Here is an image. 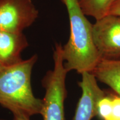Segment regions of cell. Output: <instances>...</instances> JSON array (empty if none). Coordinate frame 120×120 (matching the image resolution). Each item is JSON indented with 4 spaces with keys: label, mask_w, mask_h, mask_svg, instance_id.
Segmentation results:
<instances>
[{
    "label": "cell",
    "mask_w": 120,
    "mask_h": 120,
    "mask_svg": "<svg viewBox=\"0 0 120 120\" xmlns=\"http://www.w3.org/2000/svg\"><path fill=\"white\" fill-rule=\"evenodd\" d=\"M91 73L97 80L108 85L120 96V60L101 58Z\"/></svg>",
    "instance_id": "obj_8"
},
{
    "label": "cell",
    "mask_w": 120,
    "mask_h": 120,
    "mask_svg": "<svg viewBox=\"0 0 120 120\" xmlns=\"http://www.w3.org/2000/svg\"><path fill=\"white\" fill-rule=\"evenodd\" d=\"M113 0H79V6L86 16L97 19L108 15Z\"/></svg>",
    "instance_id": "obj_9"
},
{
    "label": "cell",
    "mask_w": 120,
    "mask_h": 120,
    "mask_svg": "<svg viewBox=\"0 0 120 120\" xmlns=\"http://www.w3.org/2000/svg\"></svg>",
    "instance_id": "obj_16"
},
{
    "label": "cell",
    "mask_w": 120,
    "mask_h": 120,
    "mask_svg": "<svg viewBox=\"0 0 120 120\" xmlns=\"http://www.w3.org/2000/svg\"><path fill=\"white\" fill-rule=\"evenodd\" d=\"M82 75V81L79 86L82 89V95L78 102L73 120H91L97 116V106L99 100L105 96V93L97 84V79L92 73Z\"/></svg>",
    "instance_id": "obj_6"
},
{
    "label": "cell",
    "mask_w": 120,
    "mask_h": 120,
    "mask_svg": "<svg viewBox=\"0 0 120 120\" xmlns=\"http://www.w3.org/2000/svg\"><path fill=\"white\" fill-rule=\"evenodd\" d=\"M54 67L42 79L46 90L41 115L43 120H65L64 102L67 96L66 78L68 71L64 66L62 46L55 45L53 51Z\"/></svg>",
    "instance_id": "obj_3"
},
{
    "label": "cell",
    "mask_w": 120,
    "mask_h": 120,
    "mask_svg": "<svg viewBox=\"0 0 120 120\" xmlns=\"http://www.w3.org/2000/svg\"><path fill=\"white\" fill-rule=\"evenodd\" d=\"M14 120H30L29 117L21 114H13Z\"/></svg>",
    "instance_id": "obj_13"
},
{
    "label": "cell",
    "mask_w": 120,
    "mask_h": 120,
    "mask_svg": "<svg viewBox=\"0 0 120 120\" xmlns=\"http://www.w3.org/2000/svg\"><path fill=\"white\" fill-rule=\"evenodd\" d=\"M2 66H2V65H1V64H0V68H1V67H2Z\"/></svg>",
    "instance_id": "obj_14"
},
{
    "label": "cell",
    "mask_w": 120,
    "mask_h": 120,
    "mask_svg": "<svg viewBox=\"0 0 120 120\" xmlns=\"http://www.w3.org/2000/svg\"><path fill=\"white\" fill-rule=\"evenodd\" d=\"M108 15L120 16V0H113L109 8Z\"/></svg>",
    "instance_id": "obj_12"
},
{
    "label": "cell",
    "mask_w": 120,
    "mask_h": 120,
    "mask_svg": "<svg viewBox=\"0 0 120 120\" xmlns=\"http://www.w3.org/2000/svg\"><path fill=\"white\" fill-rule=\"evenodd\" d=\"M36 55L12 65L0 68V105L13 114L29 117L41 114L43 101L34 96L31 75Z\"/></svg>",
    "instance_id": "obj_2"
},
{
    "label": "cell",
    "mask_w": 120,
    "mask_h": 120,
    "mask_svg": "<svg viewBox=\"0 0 120 120\" xmlns=\"http://www.w3.org/2000/svg\"></svg>",
    "instance_id": "obj_15"
},
{
    "label": "cell",
    "mask_w": 120,
    "mask_h": 120,
    "mask_svg": "<svg viewBox=\"0 0 120 120\" xmlns=\"http://www.w3.org/2000/svg\"><path fill=\"white\" fill-rule=\"evenodd\" d=\"M94 44L101 58L120 60V16L107 15L93 24Z\"/></svg>",
    "instance_id": "obj_5"
},
{
    "label": "cell",
    "mask_w": 120,
    "mask_h": 120,
    "mask_svg": "<svg viewBox=\"0 0 120 120\" xmlns=\"http://www.w3.org/2000/svg\"><path fill=\"white\" fill-rule=\"evenodd\" d=\"M28 46V41L23 32L0 29V64L7 66L21 62V53Z\"/></svg>",
    "instance_id": "obj_7"
},
{
    "label": "cell",
    "mask_w": 120,
    "mask_h": 120,
    "mask_svg": "<svg viewBox=\"0 0 120 120\" xmlns=\"http://www.w3.org/2000/svg\"><path fill=\"white\" fill-rule=\"evenodd\" d=\"M112 98V120H120V96H115Z\"/></svg>",
    "instance_id": "obj_11"
},
{
    "label": "cell",
    "mask_w": 120,
    "mask_h": 120,
    "mask_svg": "<svg viewBox=\"0 0 120 120\" xmlns=\"http://www.w3.org/2000/svg\"><path fill=\"white\" fill-rule=\"evenodd\" d=\"M66 7L70 37L62 46L64 66L67 71L91 73L101 59L94 44L93 25L84 14L79 0H61Z\"/></svg>",
    "instance_id": "obj_1"
},
{
    "label": "cell",
    "mask_w": 120,
    "mask_h": 120,
    "mask_svg": "<svg viewBox=\"0 0 120 120\" xmlns=\"http://www.w3.org/2000/svg\"><path fill=\"white\" fill-rule=\"evenodd\" d=\"M33 0H0V29L23 32L38 19Z\"/></svg>",
    "instance_id": "obj_4"
},
{
    "label": "cell",
    "mask_w": 120,
    "mask_h": 120,
    "mask_svg": "<svg viewBox=\"0 0 120 120\" xmlns=\"http://www.w3.org/2000/svg\"><path fill=\"white\" fill-rule=\"evenodd\" d=\"M97 116L102 120H112V98L103 96L99 100L97 106Z\"/></svg>",
    "instance_id": "obj_10"
}]
</instances>
